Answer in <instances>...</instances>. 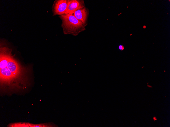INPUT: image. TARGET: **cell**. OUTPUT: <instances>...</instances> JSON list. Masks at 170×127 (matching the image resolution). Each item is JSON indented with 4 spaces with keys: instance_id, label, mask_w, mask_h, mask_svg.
<instances>
[{
    "instance_id": "obj_5",
    "label": "cell",
    "mask_w": 170,
    "mask_h": 127,
    "mask_svg": "<svg viewBox=\"0 0 170 127\" xmlns=\"http://www.w3.org/2000/svg\"><path fill=\"white\" fill-rule=\"evenodd\" d=\"M88 13L87 9L84 7L77 10L72 14L85 26Z\"/></svg>"
},
{
    "instance_id": "obj_2",
    "label": "cell",
    "mask_w": 170,
    "mask_h": 127,
    "mask_svg": "<svg viewBox=\"0 0 170 127\" xmlns=\"http://www.w3.org/2000/svg\"><path fill=\"white\" fill-rule=\"evenodd\" d=\"M61 26L64 33L77 35L85 29L84 26L72 14H64L60 15Z\"/></svg>"
},
{
    "instance_id": "obj_7",
    "label": "cell",
    "mask_w": 170,
    "mask_h": 127,
    "mask_svg": "<svg viewBox=\"0 0 170 127\" xmlns=\"http://www.w3.org/2000/svg\"><path fill=\"white\" fill-rule=\"evenodd\" d=\"M153 119L154 120V121L155 120H157V118L155 116H154L153 117Z\"/></svg>"
},
{
    "instance_id": "obj_8",
    "label": "cell",
    "mask_w": 170,
    "mask_h": 127,
    "mask_svg": "<svg viewBox=\"0 0 170 127\" xmlns=\"http://www.w3.org/2000/svg\"><path fill=\"white\" fill-rule=\"evenodd\" d=\"M146 26L145 25L144 26H143V28H146Z\"/></svg>"
},
{
    "instance_id": "obj_6",
    "label": "cell",
    "mask_w": 170,
    "mask_h": 127,
    "mask_svg": "<svg viewBox=\"0 0 170 127\" xmlns=\"http://www.w3.org/2000/svg\"><path fill=\"white\" fill-rule=\"evenodd\" d=\"M119 49L121 51H122L124 49V47L123 45H120L119 46Z\"/></svg>"
},
{
    "instance_id": "obj_3",
    "label": "cell",
    "mask_w": 170,
    "mask_h": 127,
    "mask_svg": "<svg viewBox=\"0 0 170 127\" xmlns=\"http://www.w3.org/2000/svg\"><path fill=\"white\" fill-rule=\"evenodd\" d=\"M68 0L55 1L53 6L54 15H60L65 14L67 8Z\"/></svg>"
},
{
    "instance_id": "obj_4",
    "label": "cell",
    "mask_w": 170,
    "mask_h": 127,
    "mask_svg": "<svg viewBox=\"0 0 170 127\" xmlns=\"http://www.w3.org/2000/svg\"><path fill=\"white\" fill-rule=\"evenodd\" d=\"M84 7L83 1L68 0V5L65 14H72L77 10Z\"/></svg>"
},
{
    "instance_id": "obj_1",
    "label": "cell",
    "mask_w": 170,
    "mask_h": 127,
    "mask_svg": "<svg viewBox=\"0 0 170 127\" xmlns=\"http://www.w3.org/2000/svg\"><path fill=\"white\" fill-rule=\"evenodd\" d=\"M9 49H1V88L2 92L6 94L23 90L28 84L26 70L14 59Z\"/></svg>"
}]
</instances>
